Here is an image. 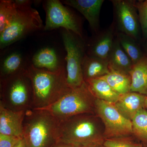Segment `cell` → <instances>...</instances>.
I'll use <instances>...</instances> for the list:
<instances>
[{
	"instance_id": "obj_1",
	"label": "cell",
	"mask_w": 147,
	"mask_h": 147,
	"mask_svg": "<svg viewBox=\"0 0 147 147\" xmlns=\"http://www.w3.org/2000/svg\"><path fill=\"white\" fill-rule=\"evenodd\" d=\"M104 127L96 114L87 113L59 121L57 143L79 146L102 145Z\"/></svg>"
},
{
	"instance_id": "obj_2",
	"label": "cell",
	"mask_w": 147,
	"mask_h": 147,
	"mask_svg": "<svg viewBox=\"0 0 147 147\" xmlns=\"http://www.w3.org/2000/svg\"><path fill=\"white\" fill-rule=\"evenodd\" d=\"M26 72L32 87V109L52 105L62 97L70 87L67 82L66 70L50 72L35 68L30 63Z\"/></svg>"
},
{
	"instance_id": "obj_3",
	"label": "cell",
	"mask_w": 147,
	"mask_h": 147,
	"mask_svg": "<svg viewBox=\"0 0 147 147\" xmlns=\"http://www.w3.org/2000/svg\"><path fill=\"white\" fill-rule=\"evenodd\" d=\"M59 121L44 110L26 111L24 136L27 147H53L57 143Z\"/></svg>"
},
{
	"instance_id": "obj_4",
	"label": "cell",
	"mask_w": 147,
	"mask_h": 147,
	"mask_svg": "<svg viewBox=\"0 0 147 147\" xmlns=\"http://www.w3.org/2000/svg\"><path fill=\"white\" fill-rule=\"evenodd\" d=\"M96 99L85 82L81 86L69 87L65 94L52 105L34 109L46 111L60 121L81 114H96Z\"/></svg>"
},
{
	"instance_id": "obj_5",
	"label": "cell",
	"mask_w": 147,
	"mask_h": 147,
	"mask_svg": "<svg viewBox=\"0 0 147 147\" xmlns=\"http://www.w3.org/2000/svg\"><path fill=\"white\" fill-rule=\"evenodd\" d=\"M61 35L66 52L65 60L67 82L71 88L81 86L85 82L82 65L87 54L86 43L84 38L65 29H62Z\"/></svg>"
},
{
	"instance_id": "obj_6",
	"label": "cell",
	"mask_w": 147,
	"mask_h": 147,
	"mask_svg": "<svg viewBox=\"0 0 147 147\" xmlns=\"http://www.w3.org/2000/svg\"><path fill=\"white\" fill-rule=\"evenodd\" d=\"M17 9L10 24L0 34V48L2 50L28 34L44 28L42 19L36 9L32 7Z\"/></svg>"
},
{
	"instance_id": "obj_7",
	"label": "cell",
	"mask_w": 147,
	"mask_h": 147,
	"mask_svg": "<svg viewBox=\"0 0 147 147\" xmlns=\"http://www.w3.org/2000/svg\"><path fill=\"white\" fill-rule=\"evenodd\" d=\"M1 94L14 110H28L32 108L33 90L30 79L26 70L4 79H1Z\"/></svg>"
},
{
	"instance_id": "obj_8",
	"label": "cell",
	"mask_w": 147,
	"mask_h": 147,
	"mask_svg": "<svg viewBox=\"0 0 147 147\" xmlns=\"http://www.w3.org/2000/svg\"><path fill=\"white\" fill-rule=\"evenodd\" d=\"M43 7L46 13L44 30L61 28L73 32L84 38L80 19L61 1L59 0L43 1Z\"/></svg>"
},
{
	"instance_id": "obj_9",
	"label": "cell",
	"mask_w": 147,
	"mask_h": 147,
	"mask_svg": "<svg viewBox=\"0 0 147 147\" xmlns=\"http://www.w3.org/2000/svg\"><path fill=\"white\" fill-rule=\"evenodd\" d=\"M95 108L104 125L105 139L133 135L131 121L124 117L114 103L96 98Z\"/></svg>"
},
{
	"instance_id": "obj_10",
	"label": "cell",
	"mask_w": 147,
	"mask_h": 147,
	"mask_svg": "<svg viewBox=\"0 0 147 147\" xmlns=\"http://www.w3.org/2000/svg\"><path fill=\"white\" fill-rule=\"evenodd\" d=\"M118 32L127 35L139 42L142 33L134 0H111Z\"/></svg>"
},
{
	"instance_id": "obj_11",
	"label": "cell",
	"mask_w": 147,
	"mask_h": 147,
	"mask_svg": "<svg viewBox=\"0 0 147 147\" xmlns=\"http://www.w3.org/2000/svg\"><path fill=\"white\" fill-rule=\"evenodd\" d=\"M27 110H12L1 102L0 134L23 138L24 121Z\"/></svg>"
},
{
	"instance_id": "obj_12",
	"label": "cell",
	"mask_w": 147,
	"mask_h": 147,
	"mask_svg": "<svg viewBox=\"0 0 147 147\" xmlns=\"http://www.w3.org/2000/svg\"><path fill=\"white\" fill-rule=\"evenodd\" d=\"M30 63L35 68L53 72L65 71L66 67L55 47L45 46L34 53Z\"/></svg>"
},
{
	"instance_id": "obj_13",
	"label": "cell",
	"mask_w": 147,
	"mask_h": 147,
	"mask_svg": "<svg viewBox=\"0 0 147 147\" xmlns=\"http://www.w3.org/2000/svg\"><path fill=\"white\" fill-rule=\"evenodd\" d=\"M61 1L79 11L86 19L92 31L98 32L100 13L104 0H64Z\"/></svg>"
},
{
	"instance_id": "obj_14",
	"label": "cell",
	"mask_w": 147,
	"mask_h": 147,
	"mask_svg": "<svg viewBox=\"0 0 147 147\" xmlns=\"http://www.w3.org/2000/svg\"><path fill=\"white\" fill-rule=\"evenodd\" d=\"M115 33L113 25L98 32L88 44L86 43L87 55L108 60L115 38Z\"/></svg>"
},
{
	"instance_id": "obj_15",
	"label": "cell",
	"mask_w": 147,
	"mask_h": 147,
	"mask_svg": "<svg viewBox=\"0 0 147 147\" xmlns=\"http://www.w3.org/2000/svg\"><path fill=\"white\" fill-rule=\"evenodd\" d=\"M147 96L134 92L121 95L118 100L114 103L119 112L125 118L132 121L137 113L145 108Z\"/></svg>"
},
{
	"instance_id": "obj_16",
	"label": "cell",
	"mask_w": 147,
	"mask_h": 147,
	"mask_svg": "<svg viewBox=\"0 0 147 147\" xmlns=\"http://www.w3.org/2000/svg\"><path fill=\"white\" fill-rule=\"evenodd\" d=\"M30 61L19 51H12L1 59V79H4L26 70Z\"/></svg>"
},
{
	"instance_id": "obj_17",
	"label": "cell",
	"mask_w": 147,
	"mask_h": 147,
	"mask_svg": "<svg viewBox=\"0 0 147 147\" xmlns=\"http://www.w3.org/2000/svg\"><path fill=\"white\" fill-rule=\"evenodd\" d=\"M107 61L110 70L129 74L133 67L132 61L123 50L116 37Z\"/></svg>"
},
{
	"instance_id": "obj_18",
	"label": "cell",
	"mask_w": 147,
	"mask_h": 147,
	"mask_svg": "<svg viewBox=\"0 0 147 147\" xmlns=\"http://www.w3.org/2000/svg\"><path fill=\"white\" fill-rule=\"evenodd\" d=\"M84 81L100 78L110 71L108 61L86 54L82 65Z\"/></svg>"
},
{
	"instance_id": "obj_19",
	"label": "cell",
	"mask_w": 147,
	"mask_h": 147,
	"mask_svg": "<svg viewBox=\"0 0 147 147\" xmlns=\"http://www.w3.org/2000/svg\"><path fill=\"white\" fill-rule=\"evenodd\" d=\"M131 76L130 92L147 96V57L145 56L135 64L129 72Z\"/></svg>"
},
{
	"instance_id": "obj_20",
	"label": "cell",
	"mask_w": 147,
	"mask_h": 147,
	"mask_svg": "<svg viewBox=\"0 0 147 147\" xmlns=\"http://www.w3.org/2000/svg\"><path fill=\"white\" fill-rule=\"evenodd\" d=\"M93 95L97 99L115 103L121 95L116 92L105 80L101 78L90 79L85 82Z\"/></svg>"
},
{
	"instance_id": "obj_21",
	"label": "cell",
	"mask_w": 147,
	"mask_h": 147,
	"mask_svg": "<svg viewBox=\"0 0 147 147\" xmlns=\"http://www.w3.org/2000/svg\"><path fill=\"white\" fill-rule=\"evenodd\" d=\"M115 36L121 46L131 59L133 65L146 56L139 42L136 39L119 32H117Z\"/></svg>"
},
{
	"instance_id": "obj_22",
	"label": "cell",
	"mask_w": 147,
	"mask_h": 147,
	"mask_svg": "<svg viewBox=\"0 0 147 147\" xmlns=\"http://www.w3.org/2000/svg\"><path fill=\"white\" fill-rule=\"evenodd\" d=\"M119 94L122 95L130 92L131 78L130 75L115 70H110L105 76L100 77Z\"/></svg>"
},
{
	"instance_id": "obj_23",
	"label": "cell",
	"mask_w": 147,
	"mask_h": 147,
	"mask_svg": "<svg viewBox=\"0 0 147 147\" xmlns=\"http://www.w3.org/2000/svg\"><path fill=\"white\" fill-rule=\"evenodd\" d=\"M132 135L143 147H147V110H139L131 121Z\"/></svg>"
},
{
	"instance_id": "obj_24",
	"label": "cell",
	"mask_w": 147,
	"mask_h": 147,
	"mask_svg": "<svg viewBox=\"0 0 147 147\" xmlns=\"http://www.w3.org/2000/svg\"><path fill=\"white\" fill-rule=\"evenodd\" d=\"M17 11L14 1H0V34L10 24Z\"/></svg>"
},
{
	"instance_id": "obj_25",
	"label": "cell",
	"mask_w": 147,
	"mask_h": 147,
	"mask_svg": "<svg viewBox=\"0 0 147 147\" xmlns=\"http://www.w3.org/2000/svg\"><path fill=\"white\" fill-rule=\"evenodd\" d=\"M140 144L132 135L105 139L102 145L105 147H138Z\"/></svg>"
},
{
	"instance_id": "obj_26",
	"label": "cell",
	"mask_w": 147,
	"mask_h": 147,
	"mask_svg": "<svg viewBox=\"0 0 147 147\" xmlns=\"http://www.w3.org/2000/svg\"><path fill=\"white\" fill-rule=\"evenodd\" d=\"M139 22L142 33V37L144 41L147 39V0L136 1Z\"/></svg>"
},
{
	"instance_id": "obj_27",
	"label": "cell",
	"mask_w": 147,
	"mask_h": 147,
	"mask_svg": "<svg viewBox=\"0 0 147 147\" xmlns=\"http://www.w3.org/2000/svg\"><path fill=\"white\" fill-rule=\"evenodd\" d=\"M23 138L0 134V147H14Z\"/></svg>"
},
{
	"instance_id": "obj_28",
	"label": "cell",
	"mask_w": 147,
	"mask_h": 147,
	"mask_svg": "<svg viewBox=\"0 0 147 147\" xmlns=\"http://www.w3.org/2000/svg\"><path fill=\"white\" fill-rule=\"evenodd\" d=\"M14 3L16 8L24 9L32 7L33 1L30 0H14Z\"/></svg>"
},
{
	"instance_id": "obj_29",
	"label": "cell",
	"mask_w": 147,
	"mask_h": 147,
	"mask_svg": "<svg viewBox=\"0 0 147 147\" xmlns=\"http://www.w3.org/2000/svg\"><path fill=\"white\" fill-rule=\"evenodd\" d=\"M53 147H75V146L73 145L57 142L56 143Z\"/></svg>"
},
{
	"instance_id": "obj_30",
	"label": "cell",
	"mask_w": 147,
	"mask_h": 147,
	"mask_svg": "<svg viewBox=\"0 0 147 147\" xmlns=\"http://www.w3.org/2000/svg\"><path fill=\"white\" fill-rule=\"evenodd\" d=\"M14 147H27L24 139H21Z\"/></svg>"
},
{
	"instance_id": "obj_31",
	"label": "cell",
	"mask_w": 147,
	"mask_h": 147,
	"mask_svg": "<svg viewBox=\"0 0 147 147\" xmlns=\"http://www.w3.org/2000/svg\"><path fill=\"white\" fill-rule=\"evenodd\" d=\"M143 51L145 55L147 57V39L144 41V44H143Z\"/></svg>"
},
{
	"instance_id": "obj_32",
	"label": "cell",
	"mask_w": 147,
	"mask_h": 147,
	"mask_svg": "<svg viewBox=\"0 0 147 147\" xmlns=\"http://www.w3.org/2000/svg\"><path fill=\"white\" fill-rule=\"evenodd\" d=\"M98 146H99V145H98ZM98 146H76L75 147H96Z\"/></svg>"
},
{
	"instance_id": "obj_33",
	"label": "cell",
	"mask_w": 147,
	"mask_h": 147,
	"mask_svg": "<svg viewBox=\"0 0 147 147\" xmlns=\"http://www.w3.org/2000/svg\"><path fill=\"white\" fill-rule=\"evenodd\" d=\"M145 108H146V109L147 108V96L146 98V100H145Z\"/></svg>"
},
{
	"instance_id": "obj_34",
	"label": "cell",
	"mask_w": 147,
	"mask_h": 147,
	"mask_svg": "<svg viewBox=\"0 0 147 147\" xmlns=\"http://www.w3.org/2000/svg\"><path fill=\"white\" fill-rule=\"evenodd\" d=\"M105 147L104 146H103L102 145H99V146H98L97 147Z\"/></svg>"
},
{
	"instance_id": "obj_35",
	"label": "cell",
	"mask_w": 147,
	"mask_h": 147,
	"mask_svg": "<svg viewBox=\"0 0 147 147\" xmlns=\"http://www.w3.org/2000/svg\"><path fill=\"white\" fill-rule=\"evenodd\" d=\"M138 147H143V146L142 144H140L139 145V146H138Z\"/></svg>"
},
{
	"instance_id": "obj_36",
	"label": "cell",
	"mask_w": 147,
	"mask_h": 147,
	"mask_svg": "<svg viewBox=\"0 0 147 147\" xmlns=\"http://www.w3.org/2000/svg\"><path fill=\"white\" fill-rule=\"evenodd\" d=\"M147 110V108H146Z\"/></svg>"
}]
</instances>
